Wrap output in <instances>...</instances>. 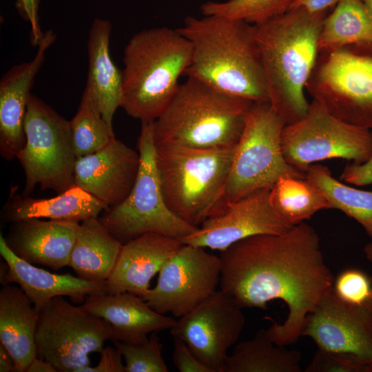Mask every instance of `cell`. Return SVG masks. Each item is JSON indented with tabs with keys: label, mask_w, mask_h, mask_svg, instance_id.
<instances>
[{
	"label": "cell",
	"mask_w": 372,
	"mask_h": 372,
	"mask_svg": "<svg viewBox=\"0 0 372 372\" xmlns=\"http://www.w3.org/2000/svg\"><path fill=\"white\" fill-rule=\"evenodd\" d=\"M340 0H296L291 8H301L311 12L330 11Z\"/></svg>",
	"instance_id": "obj_40"
},
{
	"label": "cell",
	"mask_w": 372,
	"mask_h": 372,
	"mask_svg": "<svg viewBox=\"0 0 372 372\" xmlns=\"http://www.w3.org/2000/svg\"><path fill=\"white\" fill-rule=\"evenodd\" d=\"M50 30L43 34L34 59L11 68L0 81V154L16 158L25 143L24 122L34 78L45 60V52L55 41Z\"/></svg>",
	"instance_id": "obj_18"
},
{
	"label": "cell",
	"mask_w": 372,
	"mask_h": 372,
	"mask_svg": "<svg viewBox=\"0 0 372 372\" xmlns=\"http://www.w3.org/2000/svg\"><path fill=\"white\" fill-rule=\"evenodd\" d=\"M306 372H366L361 364L341 355L318 349Z\"/></svg>",
	"instance_id": "obj_35"
},
{
	"label": "cell",
	"mask_w": 372,
	"mask_h": 372,
	"mask_svg": "<svg viewBox=\"0 0 372 372\" xmlns=\"http://www.w3.org/2000/svg\"><path fill=\"white\" fill-rule=\"evenodd\" d=\"M254 102L187 77L153 122L155 145L236 147Z\"/></svg>",
	"instance_id": "obj_4"
},
{
	"label": "cell",
	"mask_w": 372,
	"mask_h": 372,
	"mask_svg": "<svg viewBox=\"0 0 372 372\" xmlns=\"http://www.w3.org/2000/svg\"><path fill=\"white\" fill-rule=\"evenodd\" d=\"M235 148L155 145L163 197L176 216L198 227L220 211Z\"/></svg>",
	"instance_id": "obj_6"
},
{
	"label": "cell",
	"mask_w": 372,
	"mask_h": 372,
	"mask_svg": "<svg viewBox=\"0 0 372 372\" xmlns=\"http://www.w3.org/2000/svg\"><path fill=\"white\" fill-rule=\"evenodd\" d=\"M26 372H57V370L49 361L36 357L30 364Z\"/></svg>",
	"instance_id": "obj_41"
},
{
	"label": "cell",
	"mask_w": 372,
	"mask_h": 372,
	"mask_svg": "<svg viewBox=\"0 0 372 372\" xmlns=\"http://www.w3.org/2000/svg\"><path fill=\"white\" fill-rule=\"evenodd\" d=\"M299 351L272 342L266 330L239 342L225 361L223 372H300Z\"/></svg>",
	"instance_id": "obj_27"
},
{
	"label": "cell",
	"mask_w": 372,
	"mask_h": 372,
	"mask_svg": "<svg viewBox=\"0 0 372 372\" xmlns=\"http://www.w3.org/2000/svg\"><path fill=\"white\" fill-rule=\"evenodd\" d=\"M124 360L125 372H167L162 355L163 344L156 333L141 344H132L114 342Z\"/></svg>",
	"instance_id": "obj_33"
},
{
	"label": "cell",
	"mask_w": 372,
	"mask_h": 372,
	"mask_svg": "<svg viewBox=\"0 0 372 372\" xmlns=\"http://www.w3.org/2000/svg\"><path fill=\"white\" fill-rule=\"evenodd\" d=\"M183 245L178 238L157 233L145 234L123 244L106 280V293L129 292L141 297L151 288L152 278Z\"/></svg>",
	"instance_id": "obj_20"
},
{
	"label": "cell",
	"mask_w": 372,
	"mask_h": 372,
	"mask_svg": "<svg viewBox=\"0 0 372 372\" xmlns=\"http://www.w3.org/2000/svg\"><path fill=\"white\" fill-rule=\"evenodd\" d=\"M245 321L242 309L220 289L176 320L170 333L212 372H223L228 350L239 339Z\"/></svg>",
	"instance_id": "obj_14"
},
{
	"label": "cell",
	"mask_w": 372,
	"mask_h": 372,
	"mask_svg": "<svg viewBox=\"0 0 372 372\" xmlns=\"http://www.w3.org/2000/svg\"><path fill=\"white\" fill-rule=\"evenodd\" d=\"M82 307L108 323L113 342L141 344L149 339V334L170 329L176 322L174 317L156 311L141 297L129 292L90 296Z\"/></svg>",
	"instance_id": "obj_21"
},
{
	"label": "cell",
	"mask_w": 372,
	"mask_h": 372,
	"mask_svg": "<svg viewBox=\"0 0 372 372\" xmlns=\"http://www.w3.org/2000/svg\"><path fill=\"white\" fill-rule=\"evenodd\" d=\"M122 245L98 218L86 219L79 225L68 266L81 278L106 281L116 265Z\"/></svg>",
	"instance_id": "obj_26"
},
{
	"label": "cell",
	"mask_w": 372,
	"mask_h": 372,
	"mask_svg": "<svg viewBox=\"0 0 372 372\" xmlns=\"http://www.w3.org/2000/svg\"><path fill=\"white\" fill-rule=\"evenodd\" d=\"M153 122L141 121L137 142L140 165L130 193L98 217L122 244L147 233L181 240L198 229L176 216L165 201L156 164Z\"/></svg>",
	"instance_id": "obj_8"
},
{
	"label": "cell",
	"mask_w": 372,
	"mask_h": 372,
	"mask_svg": "<svg viewBox=\"0 0 372 372\" xmlns=\"http://www.w3.org/2000/svg\"><path fill=\"white\" fill-rule=\"evenodd\" d=\"M302 336L311 338L318 349L341 355L372 372V302L349 304L331 289L307 316Z\"/></svg>",
	"instance_id": "obj_15"
},
{
	"label": "cell",
	"mask_w": 372,
	"mask_h": 372,
	"mask_svg": "<svg viewBox=\"0 0 372 372\" xmlns=\"http://www.w3.org/2000/svg\"><path fill=\"white\" fill-rule=\"evenodd\" d=\"M296 0H227L207 1L200 10L205 16L216 15L260 25L289 11Z\"/></svg>",
	"instance_id": "obj_32"
},
{
	"label": "cell",
	"mask_w": 372,
	"mask_h": 372,
	"mask_svg": "<svg viewBox=\"0 0 372 372\" xmlns=\"http://www.w3.org/2000/svg\"><path fill=\"white\" fill-rule=\"evenodd\" d=\"M372 11V0H362Z\"/></svg>",
	"instance_id": "obj_44"
},
{
	"label": "cell",
	"mask_w": 372,
	"mask_h": 372,
	"mask_svg": "<svg viewBox=\"0 0 372 372\" xmlns=\"http://www.w3.org/2000/svg\"><path fill=\"white\" fill-rule=\"evenodd\" d=\"M79 222L39 218L10 223L5 238L21 259L54 271L68 266Z\"/></svg>",
	"instance_id": "obj_22"
},
{
	"label": "cell",
	"mask_w": 372,
	"mask_h": 372,
	"mask_svg": "<svg viewBox=\"0 0 372 372\" xmlns=\"http://www.w3.org/2000/svg\"><path fill=\"white\" fill-rule=\"evenodd\" d=\"M16 371L14 362L6 349L0 342V372Z\"/></svg>",
	"instance_id": "obj_42"
},
{
	"label": "cell",
	"mask_w": 372,
	"mask_h": 372,
	"mask_svg": "<svg viewBox=\"0 0 372 372\" xmlns=\"http://www.w3.org/2000/svg\"><path fill=\"white\" fill-rule=\"evenodd\" d=\"M372 43V11L362 0H340L325 18L319 52Z\"/></svg>",
	"instance_id": "obj_28"
},
{
	"label": "cell",
	"mask_w": 372,
	"mask_h": 372,
	"mask_svg": "<svg viewBox=\"0 0 372 372\" xmlns=\"http://www.w3.org/2000/svg\"><path fill=\"white\" fill-rule=\"evenodd\" d=\"M70 123L77 158L96 152L114 138L113 127L103 118L94 99L85 90Z\"/></svg>",
	"instance_id": "obj_31"
},
{
	"label": "cell",
	"mask_w": 372,
	"mask_h": 372,
	"mask_svg": "<svg viewBox=\"0 0 372 372\" xmlns=\"http://www.w3.org/2000/svg\"><path fill=\"white\" fill-rule=\"evenodd\" d=\"M0 254L5 261L1 269V284H17L37 313L57 296L81 301L90 296L106 293V281H90L70 273H52L21 259L9 248L2 234Z\"/></svg>",
	"instance_id": "obj_19"
},
{
	"label": "cell",
	"mask_w": 372,
	"mask_h": 372,
	"mask_svg": "<svg viewBox=\"0 0 372 372\" xmlns=\"http://www.w3.org/2000/svg\"><path fill=\"white\" fill-rule=\"evenodd\" d=\"M39 314L17 285L7 284L0 291V342L10 353L16 371L26 372L37 357L35 341Z\"/></svg>",
	"instance_id": "obj_24"
},
{
	"label": "cell",
	"mask_w": 372,
	"mask_h": 372,
	"mask_svg": "<svg viewBox=\"0 0 372 372\" xmlns=\"http://www.w3.org/2000/svg\"><path fill=\"white\" fill-rule=\"evenodd\" d=\"M25 143L17 156L25 174L22 195L35 187L58 194L74 185L77 159L70 121L37 96L30 94L24 122Z\"/></svg>",
	"instance_id": "obj_10"
},
{
	"label": "cell",
	"mask_w": 372,
	"mask_h": 372,
	"mask_svg": "<svg viewBox=\"0 0 372 372\" xmlns=\"http://www.w3.org/2000/svg\"><path fill=\"white\" fill-rule=\"evenodd\" d=\"M305 90L339 120L372 130V43L319 52Z\"/></svg>",
	"instance_id": "obj_7"
},
{
	"label": "cell",
	"mask_w": 372,
	"mask_h": 372,
	"mask_svg": "<svg viewBox=\"0 0 372 372\" xmlns=\"http://www.w3.org/2000/svg\"><path fill=\"white\" fill-rule=\"evenodd\" d=\"M220 289L242 309H266L281 300L285 320L267 330L269 339L286 346L302 336L307 316L332 289L334 276L324 262L320 238L302 222L281 234H258L240 240L220 255Z\"/></svg>",
	"instance_id": "obj_1"
},
{
	"label": "cell",
	"mask_w": 372,
	"mask_h": 372,
	"mask_svg": "<svg viewBox=\"0 0 372 372\" xmlns=\"http://www.w3.org/2000/svg\"><path fill=\"white\" fill-rule=\"evenodd\" d=\"M191 59V43L178 29L153 28L134 34L123 51L120 107L141 121L156 120Z\"/></svg>",
	"instance_id": "obj_5"
},
{
	"label": "cell",
	"mask_w": 372,
	"mask_h": 372,
	"mask_svg": "<svg viewBox=\"0 0 372 372\" xmlns=\"http://www.w3.org/2000/svg\"><path fill=\"white\" fill-rule=\"evenodd\" d=\"M99 353L100 360L96 366H86L81 369L79 372H125L123 356L115 347H103Z\"/></svg>",
	"instance_id": "obj_37"
},
{
	"label": "cell",
	"mask_w": 372,
	"mask_h": 372,
	"mask_svg": "<svg viewBox=\"0 0 372 372\" xmlns=\"http://www.w3.org/2000/svg\"><path fill=\"white\" fill-rule=\"evenodd\" d=\"M340 179L356 186H365L372 183V154L364 163L348 164L344 168Z\"/></svg>",
	"instance_id": "obj_38"
},
{
	"label": "cell",
	"mask_w": 372,
	"mask_h": 372,
	"mask_svg": "<svg viewBox=\"0 0 372 372\" xmlns=\"http://www.w3.org/2000/svg\"><path fill=\"white\" fill-rule=\"evenodd\" d=\"M173 340L172 360L178 371L212 372L208 366L196 358L183 340L176 337H173Z\"/></svg>",
	"instance_id": "obj_36"
},
{
	"label": "cell",
	"mask_w": 372,
	"mask_h": 372,
	"mask_svg": "<svg viewBox=\"0 0 372 372\" xmlns=\"http://www.w3.org/2000/svg\"><path fill=\"white\" fill-rule=\"evenodd\" d=\"M364 252L367 260L372 262V240L364 246Z\"/></svg>",
	"instance_id": "obj_43"
},
{
	"label": "cell",
	"mask_w": 372,
	"mask_h": 372,
	"mask_svg": "<svg viewBox=\"0 0 372 372\" xmlns=\"http://www.w3.org/2000/svg\"><path fill=\"white\" fill-rule=\"evenodd\" d=\"M39 0H17L16 7L25 19L31 22L32 26V41L37 43L42 36L38 28V8Z\"/></svg>",
	"instance_id": "obj_39"
},
{
	"label": "cell",
	"mask_w": 372,
	"mask_h": 372,
	"mask_svg": "<svg viewBox=\"0 0 372 372\" xmlns=\"http://www.w3.org/2000/svg\"><path fill=\"white\" fill-rule=\"evenodd\" d=\"M286 123L269 101L254 102L237 143L227 180L223 204L271 188L282 176L306 178L282 154L281 134Z\"/></svg>",
	"instance_id": "obj_9"
},
{
	"label": "cell",
	"mask_w": 372,
	"mask_h": 372,
	"mask_svg": "<svg viewBox=\"0 0 372 372\" xmlns=\"http://www.w3.org/2000/svg\"><path fill=\"white\" fill-rule=\"evenodd\" d=\"M305 174L306 178L324 196L331 209H339L353 218L372 239L371 191L358 189L340 182L322 165H310Z\"/></svg>",
	"instance_id": "obj_29"
},
{
	"label": "cell",
	"mask_w": 372,
	"mask_h": 372,
	"mask_svg": "<svg viewBox=\"0 0 372 372\" xmlns=\"http://www.w3.org/2000/svg\"><path fill=\"white\" fill-rule=\"evenodd\" d=\"M271 205L278 214L294 226L321 209H331L319 190L307 178L282 176L270 190Z\"/></svg>",
	"instance_id": "obj_30"
},
{
	"label": "cell",
	"mask_w": 372,
	"mask_h": 372,
	"mask_svg": "<svg viewBox=\"0 0 372 372\" xmlns=\"http://www.w3.org/2000/svg\"><path fill=\"white\" fill-rule=\"evenodd\" d=\"M111 30L112 24L107 19L96 18L92 23L87 42L88 71L84 90L112 126L114 115L121 103L122 74L110 56Z\"/></svg>",
	"instance_id": "obj_23"
},
{
	"label": "cell",
	"mask_w": 372,
	"mask_h": 372,
	"mask_svg": "<svg viewBox=\"0 0 372 372\" xmlns=\"http://www.w3.org/2000/svg\"><path fill=\"white\" fill-rule=\"evenodd\" d=\"M139 165V153L114 137L102 149L77 158L74 185L114 207L130 193Z\"/></svg>",
	"instance_id": "obj_17"
},
{
	"label": "cell",
	"mask_w": 372,
	"mask_h": 372,
	"mask_svg": "<svg viewBox=\"0 0 372 372\" xmlns=\"http://www.w3.org/2000/svg\"><path fill=\"white\" fill-rule=\"evenodd\" d=\"M280 142L286 161L304 173L318 161L343 158L361 164L372 154V130L339 120L314 100L304 117L285 125Z\"/></svg>",
	"instance_id": "obj_12"
},
{
	"label": "cell",
	"mask_w": 372,
	"mask_h": 372,
	"mask_svg": "<svg viewBox=\"0 0 372 372\" xmlns=\"http://www.w3.org/2000/svg\"><path fill=\"white\" fill-rule=\"evenodd\" d=\"M271 188L263 189L224 205L218 214L207 218L183 244L223 251L234 243L258 234H281L293 226L275 210Z\"/></svg>",
	"instance_id": "obj_16"
},
{
	"label": "cell",
	"mask_w": 372,
	"mask_h": 372,
	"mask_svg": "<svg viewBox=\"0 0 372 372\" xmlns=\"http://www.w3.org/2000/svg\"><path fill=\"white\" fill-rule=\"evenodd\" d=\"M178 30L192 45L185 75L253 102L269 101L254 25L216 15L188 16Z\"/></svg>",
	"instance_id": "obj_2"
},
{
	"label": "cell",
	"mask_w": 372,
	"mask_h": 372,
	"mask_svg": "<svg viewBox=\"0 0 372 372\" xmlns=\"http://www.w3.org/2000/svg\"><path fill=\"white\" fill-rule=\"evenodd\" d=\"M220 257L183 244L162 267L156 285L141 298L156 311L180 318L209 298L220 283Z\"/></svg>",
	"instance_id": "obj_13"
},
{
	"label": "cell",
	"mask_w": 372,
	"mask_h": 372,
	"mask_svg": "<svg viewBox=\"0 0 372 372\" xmlns=\"http://www.w3.org/2000/svg\"><path fill=\"white\" fill-rule=\"evenodd\" d=\"M332 291L342 301L362 306L372 302V280L364 271L346 269L334 278Z\"/></svg>",
	"instance_id": "obj_34"
},
{
	"label": "cell",
	"mask_w": 372,
	"mask_h": 372,
	"mask_svg": "<svg viewBox=\"0 0 372 372\" xmlns=\"http://www.w3.org/2000/svg\"><path fill=\"white\" fill-rule=\"evenodd\" d=\"M108 208L101 200L74 185L50 198H34L13 194L3 207L1 218L10 223L31 218L81 223L90 218H98Z\"/></svg>",
	"instance_id": "obj_25"
},
{
	"label": "cell",
	"mask_w": 372,
	"mask_h": 372,
	"mask_svg": "<svg viewBox=\"0 0 372 372\" xmlns=\"http://www.w3.org/2000/svg\"><path fill=\"white\" fill-rule=\"evenodd\" d=\"M329 12L291 8L254 25L269 102L286 125L301 119L309 110L305 87L318 55L319 36Z\"/></svg>",
	"instance_id": "obj_3"
},
{
	"label": "cell",
	"mask_w": 372,
	"mask_h": 372,
	"mask_svg": "<svg viewBox=\"0 0 372 372\" xmlns=\"http://www.w3.org/2000/svg\"><path fill=\"white\" fill-rule=\"evenodd\" d=\"M35 341L37 357L60 372H79L89 366V354L100 353L111 339L108 323L63 296L50 300L38 313Z\"/></svg>",
	"instance_id": "obj_11"
}]
</instances>
